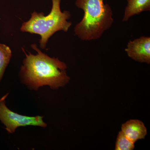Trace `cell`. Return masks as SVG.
<instances>
[{
  "mask_svg": "<svg viewBox=\"0 0 150 150\" xmlns=\"http://www.w3.org/2000/svg\"><path fill=\"white\" fill-rule=\"evenodd\" d=\"M31 47L37 52L36 55L25 54L19 73L23 83L28 88L37 91L40 87L48 86L56 90L64 86L69 82L67 65L59 59L49 57L37 47L36 44Z\"/></svg>",
  "mask_w": 150,
  "mask_h": 150,
  "instance_id": "obj_1",
  "label": "cell"
},
{
  "mask_svg": "<svg viewBox=\"0 0 150 150\" xmlns=\"http://www.w3.org/2000/svg\"><path fill=\"white\" fill-rule=\"evenodd\" d=\"M76 5L84 12L83 18L74 28L75 35L81 40L99 39L112 26V8L104 0H76Z\"/></svg>",
  "mask_w": 150,
  "mask_h": 150,
  "instance_id": "obj_2",
  "label": "cell"
},
{
  "mask_svg": "<svg viewBox=\"0 0 150 150\" xmlns=\"http://www.w3.org/2000/svg\"><path fill=\"white\" fill-rule=\"evenodd\" d=\"M52 7L50 13L45 16L43 13L36 11L31 13V18L22 25V32L38 34L41 37L40 48H46L48 39L57 31L67 32L72 25L68 21L71 15L69 11L62 12L60 7L61 0H52Z\"/></svg>",
  "mask_w": 150,
  "mask_h": 150,
  "instance_id": "obj_3",
  "label": "cell"
},
{
  "mask_svg": "<svg viewBox=\"0 0 150 150\" xmlns=\"http://www.w3.org/2000/svg\"><path fill=\"white\" fill-rule=\"evenodd\" d=\"M8 93L0 98V121L6 126L8 133H15L18 127L26 126L47 127V124L43 121V116L34 117L21 115L12 111L7 107L6 99Z\"/></svg>",
  "mask_w": 150,
  "mask_h": 150,
  "instance_id": "obj_4",
  "label": "cell"
},
{
  "mask_svg": "<svg viewBox=\"0 0 150 150\" xmlns=\"http://www.w3.org/2000/svg\"><path fill=\"white\" fill-rule=\"evenodd\" d=\"M125 51L129 57L136 62L150 64V37L141 36L127 44Z\"/></svg>",
  "mask_w": 150,
  "mask_h": 150,
  "instance_id": "obj_5",
  "label": "cell"
},
{
  "mask_svg": "<svg viewBox=\"0 0 150 150\" xmlns=\"http://www.w3.org/2000/svg\"><path fill=\"white\" fill-rule=\"evenodd\" d=\"M121 131L134 143L138 140L144 139L147 132L144 124L137 119H131L123 123L121 126Z\"/></svg>",
  "mask_w": 150,
  "mask_h": 150,
  "instance_id": "obj_6",
  "label": "cell"
},
{
  "mask_svg": "<svg viewBox=\"0 0 150 150\" xmlns=\"http://www.w3.org/2000/svg\"><path fill=\"white\" fill-rule=\"evenodd\" d=\"M150 11V0H127L122 21H127L134 16Z\"/></svg>",
  "mask_w": 150,
  "mask_h": 150,
  "instance_id": "obj_7",
  "label": "cell"
},
{
  "mask_svg": "<svg viewBox=\"0 0 150 150\" xmlns=\"http://www.w3.org/2000/svg\"><path fill=\"white\" fill-rule=\"evenodd\" d=\"M12 52L10 48L5 44L0 43V82L6 67L10 62Z\"/></svg>",
  "mask_w": 150,
  "mask_h": 150,
  "instance_id": "obj_8",
  "label": "cell"
},
{
  "mask_svg": "<svg viewBox=\"0 0 150 150\" xmlns=\"http://www.w3.org/2000/svg\"><path fill=\"white\" fill-rule=\"evenodd\" d=\"M135 148L134 143L131 142L122 131L118 133L115 143V150H133Z\"/></svg>",
  "mask_w": 150,
  "mask_h": 150,
  "instance_id": "obj_9",
  "label": "cell"
}]
</instances>
